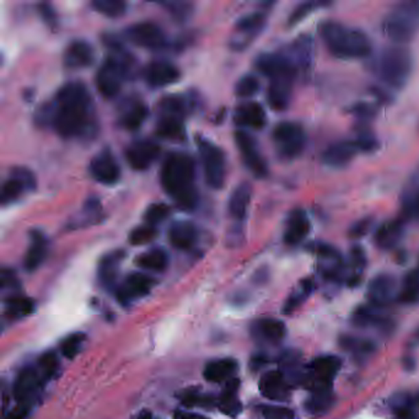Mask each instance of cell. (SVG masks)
Wrapping results in <instances>:
<instances>
[{"mask_svg": "<svg viewBox=\"0 0 419 419\" xmlns=\"http://www.w3.org/2000/svg\"><path fill=\"white\" fill-rule=\"evenodd\" d=\"M29 411H30V406L19 403L16 407L12 408V411H9L5 414L4 419H25L29 416Z\"/></svg>", "mask_w": 419, "mask_h": 419, "instance_id": "cell-60", "label": "cell"}, {"mask_svg": "<svg viewBox=\"0 0 419 419\" xmlns=\"http://www.w3.org/2000/svg\"><path fill=\"white\" fill-rule=\"evenodd\" d=\"M6 315L12 319H23L35 310V302L21 296H10L6 300Z\"/></svg>", "mask_w": 419, "mask_h": 419, "instance_id": "cell-41", "label": "cell"}, {"mask_svg": "<svg viewBox=\"0 0 419 419\" xmlns=\"http://www.w3.org/2000/svg\"><path fill=\"white\" fill-rule=\"evenodd\" d=\"M397 300L406 304L414 305L419 302V271L408 272L402 280L401 287L398 290V299Z\"/></svg>", "mask_w": 419, "mask_h": 419, "instance_id": "cell-39", "label": "cell"}, {"mask_svg": "<svg viewBox=\"0 0 419 419\" xmlns=\"http://www.w3.org/2000/svg\"><path fill=\"white\" fill-rule=\"evenodd\" d=\"M405 225L406 222L401 218L387 220L383 224L379 225L378 229L374 234L375 246L384 251L395 248L405 235Z\"/></svg>", "mask_w": 419, "mask_h": 419, "instance_id": "cell-21", "label": "cell"}, {"mask_svg": "<svg viewBox=\"0 0 419 419\" xmlns=\"http://www.w3.org/2000/svg\"><path fill=\"white\" fill-rule=\"evenodd\" d=\"M383 32L398 46L412 41L419 32V0H406L396 4L385 16Z\"/></svg>", "mask_w": 419, "mask_h": 419, "instance_id": "cell-5", "label": "cell"}, {"mask_svg": "<svg viewBox=\"0 0 419 419\" xmlns=\"http://www.w3.org/2000/svg\"><path fill=\"white\" fill-rule=\"evenodd\" d=\"M136 419H153V416H152V414H150L149 411L144 409V411H142L141 414L136 416Z\"/></svg>", "mask_w": 419, "mask_h": 419, "instance_id": "cell-64", "label": "cell"}, {"mask_svg": "<svg viewBox=\"0 0 419 419\" xmlns=\"http://www.w3.org/2000/svg\"><path fill=\"white\" fill-rule=\"evenodd\" d=\"M12 176L18 178L21 182L24 183V186L27 191H34L37 187L35 175L26 167H23V166L14 167L12 170Z\"/></svg>", "mask_w": 419, "mask_h": 419, "instance_id": "cell-56", "label": "cell"}, {"mask_svg": "<svg viewBox=\"0 0 419 419\" xmlns=\"http://www.w3.org/2000/svg\"><path fill=\"white\" fill-rule=\"evenodd\" d=\"M181 401L187 407H195V406H212L213 398L208 396L201 395L198 391L189 390L181 396Z\"/></svg>", "mask_w": 419, "mask_h": 419, "instance_id": "cell-54", "label": "cell"}, {"mask_svg": "<svg viewBox=\"0 0 419 419\" xmlns=\"http://www.w3.org/2000/svg\"><path fill=\"white\" fill-rule=\"evenodd\" d=\"M262 414L266 419H293L294 412L289 408L282 406H266L262 409Z\"/></svg>", "mask_w": 419, "mask_h": 419, "instance_id": "cell-57", "label": "cell"}, {"mask_svg": "<svg viewBox=\"0 0 419 419\" xmlns=\"http://www.w3.org/2000/svg\"><path fill=\"white\" fill-rule=\"evenodd\" d=\"M171 214V208L165 203H154L150 204L144 214V220L147 224L155 226L163 223Z\"/></svg>", "mask_w": 419, "mask_h": 419, "instance_id": "cell-48", "label": "cell"}, {"mask_svg": "<svg viewBox=\"0 0 419 419\" xmlns=\"http://www.w3.org/2000/svg\"><path fill=\"white\" fill-rule=\"evenodd\" d=\"M360 150L355 141H339L331 144L322 154L324 164L331 167H344L348 165Z\"/></svg>", "mask_w": 419, "mask_h": 419, "instance_id": "cell-25", "label": "cell"}, {"mask_svg": "<svg viewBox=\"0 0 419 419\" xmlns=\"http://www.w3.org/2000/svg\"><path fill=\"white\" fill-rule=\"evenodd\" d=\"M376 307H360L355 310L352 316L353 325L359 328H368V327H378L383 331L389 332L390 321L385 319L384 316L379 315Z\"/></svg>", "mask_w": 419, "mask_h": 419, "instance_id": "cell-36", "label": "cell"}, {"mask_svg": "<svg viewBox=\"0 0 419 419\" xmlns=\"http://www.w3.org/2000/svg\"><path fill=\"white\" fill-rule=\"evenodd\" d=\"M374 223H375V220L372 217H366V218L360 219L350 226L349 237L352 239H361V237H366V234L372 230Z\"/></svg>", "mask_w": 419, "mask_h": 419, "instance_id": "cell-55", "label": "cell"}, {"mask_svg": "<svg viewBox=\"0 0 419 419\" xmlns=\"http://www.w3.org/2000/svg\"><path fill=\"white\" fill-rule=\"evenodd\" d=\"M47 239L40 230L31 231V242L25 254L24 267L27 272H34L41 266L47 256Z\"/></svg>", "mask_w": 419, "mask_h": 419, "instance_id": "cell-31", "label": "cell"}, {"mask_svg": "<svg viewBox=\"0 0 419 419\" xmlns=\"http://www.w3.org/2000/svg\"><path fill=\"white\" fill-rule=\"evenodd\" d=\"M296 77V74H284L270 80L267 90V101L272 110L282 112L289 107Z\"/></svg>", "mask_w": 419, "mask_h": 419, "instance_id": "cell-16", "label": "cell"}, {"mask_svg": "<svg viewBox=\"0 0 419 419\" xmlns=\"http://www.w3.org/2000/svg\"><path fill=\"white\" fill-rule=\"evenodd\" d=\"M125 38L139 47L160 49L166 46V36L163 29L150 21L132 25L124 30Z\"/></svg>", "mask_w": 419, "mask_h": 419, "instance_id": "cell-10", "label": "cell"}, {"mask_svg": "<svg viewBox=\"0 0 419 419\" xmlns=\"http://www.w3.org/2000/svg\"><path fill=\"white\" fill-rule=\"evenodd\" d=\"M254 65L262 75L273 77L284 75V74H296L298 71L290 60L288 54L284 53H262L256 58Z\"/></svg>", "mask_w": 419, "mask_h": 419, "instance_id": "cell-18", "label": "cell"}, {"mask_svg": "<svg viewBox=\"0 0 419 419\" xmlns=\"http://www.w3.org/2000/svg\"><path fill=\"white\" fill-rule=\"evenodd\" d=\"M197 229L195 224L186 220L175 222L169 230V240L172 246L181 251H187L195 246L197 241Z\"/></svg>", "mask_w": 419, "mask_h": 419, "instance_id": "cell-30", "label": "cell"}, {"mask_svg": "<svg viewBox=\"0 0 419 419\" xmlns=\"http://www.w3.org/2000/svg\"><path fill=\"white\" fill-rule=\"evenodd\" d=\"M175 419H209L206 416L202 414H192V412H186V411H178L175 414Z\"/></svg>", "mask_w": 419, "mask_h": 419, "instance_id": "cell-63", "label": "cell"}, {"mask_svg": "<svg viewBox=\"0 0 419 419\" xmlns=\"http://www.w3.org/2000/svg\"><path fill=\"white\" fill-rule=\"evenodd\" d=\"M148 107L138 99L125 101L121 107L119 124L127 130H136L142 127L148 117Z\"/></svg>", "mask_w": 419, "mask_h": 419, "instance_id": "cell-29", "label": "cell"}, {"mask_svg": "<svg viewBox=\"0 0 419 419\" xmlns=\"http://www.w3.org/2000/svg\"><path fill=\"white\" fill-rule=\"evenodd\" d=\"M333 403V395L331 387H319L313 389V395L305 403L309 414L319 416L327 412Z\"/></svg>", "mask_w": 419, "mask_h": 419, "instance_id": "cell-40", "label": "cell"}, {"mask_svg": "<svg viewBox=\"0 0 419 419\" xmlns=\"http://www.w3.org/2000/svg\"><path fill=\"white\" fill-rule=\"evenodd\" d=\"M45 379L37 366H26L19 372L14 384V397L21 405L30 406V402L40 391Z\"/></svg>", "mask_w": 419, "mask_h": 419, "instance_id": "cell-15", "label": "cell"}, {"mask_svg": "<svg viewBox=\"0 0 419 419\" xmlns=\"http://www.w3.org/2000/svg\"><path fill=\"white\" fill-rule=\"evenodd\" d=\"M155 280L144 273H130L117 288V299L121 302H130L139 298L147 296L154 287Z\"/></svg>", "mask_w": 419, "mask_h": 419, "instance_id": "cell-17", "label": "cell"}, {"mask_svg": "<svg viewBox=\"0 0 419 419\" xmlns=\"http://www.w3.org/2000/svg\"><path fill=\"white\" fill-rule=\"evenodd\" d=\"M260 391L268 400L285 401L290 395L289 383L280 370H271L262 375Z\"/></svg>", "mask_w": 419, "mask_h": 419, "instance_id": "cell-24", "label": "cell"}, {"mask_svg": "<svg viewBox=\"0 0 419 419\" xmlns=\"http://www.w3.org/2000/svg\"><path fill=\"white\" fill-rule=\"evenodd\" d=\"M94 48L88 42L77 40L71 42L64 52V64L71 69H82L94 63Z\"/></svg>", "mask_w": 419, "mask_h": 419, "instance_id": "cell-28", "label": "cell"}, {"mask_svg": "<svg viewBox=\"0 0 419 419\" xmlns=\"http://www.w3.org/2000/svg\"><path fill=\"white\" fill-rule=\"evenodd\" d=\"M38 10L41 12L42 19L46 21V24L49 27H54L56 24H57V20H56L57 18H56V12H54L53 8L49 5V4L43 3V4L38 5Z\"/></svg>", "mask_w": 419, "mask_h": 419, "instance_id": "cell-59", "label": "cell"}, {"mask_svg": "<svg viewBox=\"0 0 419 419\" xmlns=\"http://www.w3.org/2000/svg\"><path fill=\"white\" fill-rule=\"evenodd\" d=\"M37 368L41 372L43 379L52 378L57 372V368H58V358H57L56 353L47 352V353L42 355L41 358L38 360Z\"/></svg>", "mask_w": 419, "mask_h": 419, "instance_id": "cell-52", "label": "cell"}, {"mask_svg": "<svg viewBox=\"0 0 419 419\" xmlns=\"http://www.w3.org/2000/svg\"><path fill=\"white\" fill-rule=\"evenodd\" d=\"M235 143L248 170L252 172L256 178H266L268 175V165L263 155L261 154L259 144L254 141V136L245 130H237L235 133Z\"/></svg>", "mask_w": 419, "mask_h": 419, "instance_id": "cell-9", "label": "cell"}, {"mask_svg": "<svg viewBox=\"0 0 419 419\" xmlns=\"http://www.w3.org/2000/svg\"><path fill=\"white\" fill-rule=\"evenodd\" d=\"M89 170L97 182L106 186L119 182L121 178V167L110 149H104L95 155L90 163Z\"/></svg>", "mask_w": 419, "mask_h": 419, "instance_id": "cell-12", "label": "cell"}, {"mask_svg": "<svg viewBox=\"0 0 419 419\" xmlns=\"http://www.w3.org/2000/svg\"><path fill=\"white\" fill-rule=\"evenodd\" d=\"M91 6L107 18H119L127 12V4L122 0H94Z\"/></svg>", "mask_w": 419, "mask_h": 419, "instance_id": "cell-45", "label": "cell"}, {"mask_svg": "<svg viewBox=\"0 0 419 419\" xmlns=\"http://www.w3.org/2000/svg\"><path fill=\"white\" fill-rule=\"evenodd\" d=\"M254 337L267 343H279L287 335V327L282 321L274 319H263L254 322L252 327Z\"/></svg>", "mask_w": 419, "mask_h": 419, "instance_id": "cell-34", "label": "cell"}, {"mask_svg": "<svg viewBox=\"0 0 419 419\" xmlns=\"http://www.w3.org/2000/svg\"><path fill=\"white\" fill-rule=\"evenodd\" d=\"M156 234H158V231L155 229V226L148 224L138 226L130 232V242L134 246L145 245L148 242L153 241L156 237Z\"/></svg>", "mask_w": 419, "mask_h": 419, "instance_id": "cell-50", "label": "cell"}, {"mask_svg": "<svg viewBox=\"0 0 419 419\" xmlns=\"http://www.w3.org/2000/svg\"><path fill=\"white\" fill-rule=\"evenodd\" d=\"M401 217L407 222H419V170L408 178L402 189Z\"/></svg>", "mask_w": 419, "mask_h": 419, "instance_id": "cell-22", "label": "cell"}, {"mask_svg": "<svg viewBox=\"0 0 419 419\" xmlns=\"http://www.w3.org/2000/svg\"><path fill=\"white\" fill-rule=\"evenodd\" d=\"M341 359L336 355H322L313 360L311 372L318 381V386L315 389L331 387L332 381L341 369Z\"/></svg>", "mask_w": 419, "mask_h": 419, "instance_id": "cell-26", "label": "cell"}, {"mask_svg": "<svg viewBox=\"0 0 419 419\" xmlns=\"http://www.w3.org/2000/svg\"><path fill=\"white\" fill-rule=\"evenodd\" d=\"M251 197H252V187L250 183H241L232 191L228 203L229 214L232 218L237 219L239 222H242L246 218L248 207L251 203Z\"/></svg>", "mask_w": 419, "mask_h": 419, "instance_id": "cell-33", "label": "cell"}, {"mask_svg": "<svg viewBox=\"0 0 419 419\" xmlns=\"http://www.w3.org/2000/svg\"><path fill=\"white\" fill-rule=\"evenodd\" d=\"M290 60L299 71H310L313 68V60H315V41L313 36L304 35L298 36L294 42L290 45L289 53Z\"/></svg>", "mask_w": 419, "mask_h": 419, "instance_id": "cell-20", "label": "cell"}, {"mask_svg": "<svg viewBox=\"0 0 419 419\" xmlns=\"http://www.w3.org/2000/svg\"><path fill=\"white\" fill-rule=\"evenodd\" d=\"M86 339V336L82 332L71 333V336L67 337L63 342L60 343V352L68 359H73L77 357L80 352V348L83 346L84 341Z\"/></svg>", "mask_w": 419, "mask_h": 419, "instance_id": "cell-47", "label": "cell"}, {"mask_svg": "<svg viewBox=\"0 0 419 419\" xmlns=\"http://www.w3.org/2000/svg\"><path fill=\"white\" fill-rule=\"evenodd\" d=\"M136 265L147 271H165L169 265V256L163 248H152L136 257Z\"/></svg>", "mask_w": 419, "mask_h": 419, "instance_id": "cell-38", "label": "cell"}, {"mask_svg": "<svg viewBox=\"0 0 419 419\" xmlns=\"http://www.w3.org/2000/svg\"><path fill=\"white\" fill-rule=\"evenodd\" d=\"M266 14L262 12H254L240 19L235 26V35L231 40V47L235 51H241L248 47L250 42L254 41L266 25Z\"/></svg>", "mask_w": 419, "mask_h": 419, "instance_id": "cell-11", "label": "cell"}, {"mask_svg": "<svg viewBox=\"0 0 419 419\" xmlns=\"http://www.w3.org/2000/svg\"><path fill=\"white\" fill-rule=\"evenodd\" d=\"M123 257V251L110 252L102 257L99 265V280L104 288L112 289L115 287L119 276V266Z\"/></svg>", "mask_w": 419, "mask_h": 419, "instance_id": "cell-32", "label": "cell"}, {"mask_svg": "<svg viewBox=\"0 0 419 419\" xmlns=\"http://www.w3.org/2000/svg\"><path fill=\"white\" fill-rule=\"evenodd\" d=\"M234 121L239 127L262 130L267 123L266 111L259 102L250 101L237 107Z\"/></svg>", "mask_w": 419, "mask_h": 419, "instance_id": "cell-27", "label": "cell"}, {"mask_svg": "<svg viewBox=\"0 0 419 419\" xmlns=\"http://www.w3.org/2000/svg\"><path fill=\"white\" fill-rule=\"evenodd\" d=\"M322 5H327V3H324V1H307V3H301V4L296 6L294 12H291L289 20H288V24L290 26L299 24L300 21L307 18L309 14H311L313 10H316L318 8Z\"/></svg>", "mask_w": 419, "mask_h": 419, "instance_id": "cell-51", "label": "cell"}, {"mask_svg": "<svg viewBox=\"0 0 419 419\" xmlns=\"http://www.w3.org/2000/svg\"><path fill=\"white\" fill-rule=\"evenodd\" d=\"M237 370V363L234 359H219L209 361L204 368V379L209 383H223L230 380Z\"/></svg>", "mask_w": 419, "mask_h": 419, "instance_id": "cell-37", "label": "cell"}, {"mask_svg": "<svg viewBox=\"0 0 419 419\" xmlns=\"http://www.w3.org/2000/svg\"><path fill=\"white\" fill-rule=\"evenodd\" d=\"M14 287H18L16 276L14 274L12 270L4 268L1 272V288L5 289V288H14Z\"/></svg>", "mask_w": 419, "mask_h": 419, "instance_id": "cell-61", "label": "cell"}, {"mask_svg": "<svg viewBox=\"0 0 419 419\" xmlns=\"http://www.w3.org/2000/svg\"><path fill=\"white\" fill-rule=\"evenodd\" d=\"M398 290L395 278L390 274H379L368 287V298L372 307L383 309L398 299Z\"/></svg>", "mask_w": 419, "mask_h": 419, "instance_id": "cell-13", "label": "cell"}, {"mask_svg": "<svg viewBox=\"0 0 419 419\" xmlns=\"http://www.w3.org/2000/svg\"><path fill=\"white\" fill-rule=\"evenodd\" d=\"M272 141L277 150L278 156L283 160L299 158L307 148V133L296 122H280L272 132Z\"/></svg>", "mask_w": 419, "mask_h": 419, "instance_id": "cell-7", "label": "cell"}, {"mask_svg": "<svg viewBox=\"0 0 419 419\" xmlns=\"http://www.w3.org/2000/svg\"><path fill=\"white\" fill-rule=\"evenodd\" d=\"M311 230V223L304 209H294L287 220L284 231V242L288 246H296L307 239Z\"/></svg>", "mask_w": 419, "mask_h": 419, "instance_id": "cell-23", "label": "cell"}, {"mask_svg": "<svg viewBox=\"0 0 419 419\" xmlns=\"http://www.w3.org/2000/svg\"><path fill=\"white\" fill-rule=\"evenodd\" d=\"M357 115V117L360 119H372L376 115V107L372 104H366V102H360L357 106L353 107L352 110Z\"/></svg>", "mask_w": 419, "mask_h": 419, "instance_id": "cell-58", "label": "cell"}, {"mask_svg": "<svg viewBox=\"0 0 419 419\" xmlns=\"http://www.w3.org/2000/svg\"><path fill=\"white\" fill-rule=\"evenodd\" d=\"M313 290V280L309 279V278L307 279H302L299 285H298V288L288 298V300H287L285 305H284L283 313H287V315L294 313L296 309L301 307V304L307 300L309 296H311Z\"/></svg>", "mask_w": 419, "mask_h": 419, "instance_id": "cell-42", "label": "cell"}, {"mask_svg": "<svg viewBox=\"0 0 419 419\" xmlns=\"http://www.w3.org/2000/svg\"><path fill=\"white\" fill-rule=\"evenodd\" d=\"M27 189L24 186V183L16 178H8L5 182L1 186V192H0V202L3 206L10 204L12 202L16 201L20 198V195H24Z\"/></svg>", "mask_w": 419, "mask_h": 419, "instance_id": "cell-44", "label": "cell"}, {"mask_svg": "<svg viewBox=\"0 0 419 419\" xmlns=\"http://www.w3.org/2000/svg\"><path fill=\"white\" fill-rule=\"evenodd\" d=\"M339 343L346 350H348L355 357H360V358L368 357L375 350V344L372 341H366L358 337L343 336Z\"/></svg>", "mask_w": 419, "mask_h": 419, "instance_id": "cell-43", "label": "cell"}, {"mask_svg": "<svg viewBox=\"0 0 419 419\" xmlns=\"http://www.w3.org/2000/svg\"><path fill=\"white\" fill-rule=\"evenodd\" d=\"M352 263H353V266H355L357 271L361 272V270L366 267V254H364V251L361 248H353V251H352Z\"/></svg>", "mask_w": 419, "mask_h": 419, "instance_id": "cell-62", "label": "cell"}, {"mask_svg": "<svg viewBox=\"0 0 419 419\" xmlns=\"http://www.w3.org/2000/svg\"><path fill=\"white\" fill-rule=\"evenodd\" d=\"M159 4L178 21L187 20L193 12V5L189 1H160Z\"/></svg>", "mask_w": 419, "mask_h": 419, "instance_id": "cell-49", "label": "cell"}, {"mask_svg": "<svg viewBox=\"0 0 419 419\" xmlns=\"http://www.w3.org/2000/svg\"><path fill=\"white\" fill-rule=\"evenodd\" d=\"M320 35L328 52L339 60H359L372 54L370 38L358 29L330 20L321 24Z\"/></svg>", "mask_w": 419, "mask_h": 419, "instance_id": "cell-3", "label": "cell"}, {"mask_svg": "<svg viewBox=\"0 0 419 419\" xmlns=\"http://www.w3.org/2000/svg\"><path fill=\"white\" fill-rule=\"evenodd\" d=\"M198 148L204 178L209 187L213 189H222L224 186L226 175L224 152L207 139H200Z\"/></svg>", "mask_w": 419, "mask_h": 419, "instance_id": "cell-8", "label": "cell"}, {"mask_svg": "<svg viewBox=\"0 0 419 419\" xmlns=\"http://www.w3.org/2000/svg\"><path fill=\"white\" fill-rule=\"evenodd\" d=\"M372 73L391 89H403L414 71V56L405 46L394 45L381 49L372 60Z\"/></svg>", "mask_w": 419, "mask_h": 419, "instance_id": "cell-4", "label": "cell"}, {"mask_svg": "<svg viewBox=\"0 0 419 419\" xmlns=\"http://www.w3.org/2000/svg\"><path fill=\"white\" fill-rule=\"evenodd\" d=\"M160 182L181 209L193 211L197 207L200 197L195 186V164L189 154H169L161 165Z\"/></svg>", "mask_w": 419, "mask_h": 419, "instance_id": "cell-2", "label": "cell"}, {"mask_svg": "<svg viewBox=\"0 0 419 419\" xmlns=\"http://www.w3.org/2000/svg\"><path fill=\"white\" fill-rule=\"evenodd\" d=\"M125 160L136 171H145L159 158L160 147L149 139H142L132 143L125 149Z\"/></svg>", "mask_w": 419, "mask_h": 419, "instance_id": "cell-14", "label": "cell"}, {"mask_svg": "<svg viewBox=\"0 0 419 419\" xmlns=\"http://www.w3.org/2000/svg\"><path fill=\"white\" fill-rule=\"evenodd\" d=\"M187 113V104L176 95L165 96L159 104V119L156 133L165 139L178 141L184 136L183 119Z\"/></svg>", "mask_w": 419, "mask_h": 419, "instance_id": "cell-6", "label": "cell"}, {"mask_svg": "<svg viewBox=\"0 0 419 419\" xmlns=\"http://www.w3.org/2000/svg\"><path fill=\"white\" fill-rule=\"evenodd\" d=\"M240 383L237 379H230L223 392L219 396L217 406L219 409L224 414L235 417L237 414L241 412L242 406L241 402L237 398V390H239Z\"/></svg>", "mask_w": 419, "mask_h": 419, "instance_id": "cell-35", "label": "cell"}, {"mask_svg": "<svg viewBox=\"0 0 419 419\" xmlns=\"http://www.w3.org/2000/svg\"><path fill=\"white\" fill-rule=\"evenodd\" d=\"M94 104L86 86L80 82L65 84L53 101L41 107L36 115L41 125L52 127L63 138L89 134L94 128Z\"/></svg>", "mask_w": 419, "mask_h": 419, "instance_id": "cell-1", "label": "cell"}, {"mask_svg": "<svg viewBox=\"0 0 419 419\" xmlns=\"http://www.w3.org/2000/svg\"><path fill=\"white\" fill-rule=\"evenodd\" d=\"M355 142L357 143L360 152H364V153H372L379 149L378 139L370 130L366 128H363L358 132V136H357V139H355Z\"/></svg>", "mask_w": 419, "mask_h": 419, "instance_id": "cell-53", "label": "cell"}, {"mask_svg": "<svg viewBox=\"0 0 419 419\" xmlns=\"http://www.w3.org/2000/svg\"><path fill=\"white\" fill-rule=\"evenodd\" d=\"M261 84L259 77L248 74L239 79L235 85V94L242 99H250L260 91Z\"/></svg>", "mask_w": 419, "mask_h": 419, "instance_id": "cell-46", "label": "cell"}, {"mask_svg": "<svg viewBox=\"0 0 419 419\" xmlns=\"http://www.w3.org/2000/svg\"><path fill=\"white\" fill-rule=\"evenodd\" d=\"M144 80L153 88H163L176 83L181 73L176 65L167 60H154L143 71Z\"/></svg>", "mask_w": 419, "mask_h": 419, "instance_id": "cell-19", "label": "cell"}]
</instances>
